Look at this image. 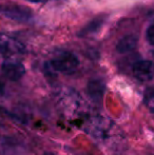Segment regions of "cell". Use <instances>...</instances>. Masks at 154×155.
<instances>
[{
	"mask_svg": "<svg viewBox=\"0 0 154 155\" xmlns=\"http://www.w3.org/2000/svg\"><path fill=\"white\" fill-rule=\"evenodd\" d=\"M50 65L56 72L62 74H72L79 65V60L75 54L60 50L53 55L52 59L50 60Z\"/></svg>",
	"mask_w": 154,
	"mask_h": 155,
	"instance_id": "1",
	"label": "cell"
},
{
	"mask_svg": "<svg viewBox=\"0 0 154 155\" xmlns=\"http://www.w3.org/2000/svg\"><path fill=\"white\" fill-rule=\"evenodd\" d=\"M25 52V47L16 38L5 33H0V54L8 59H15Z\"/></svg>",
	"mask_w": 154,
	"mask_h": 155,
	"instance_id": "2",
	"label": "cell"
},
{
	"mask_svg": "<svg viewBox=\"0 0 154 155\" xmlns=\"http://www.w3.org/2000/svg\"><path fill=\"white\" fill-rule=\"evenodd\" d=\"M1 71L8 79L17 81L25 74V68L20 61L16 59H8L2 63Z\"/></svg>",
	"mask_w": 154,
	"mask_h": 155,
	"instance_id": "3",
	"label": "cell"
},
{
	"mask_svg": "<svg viewBox=\"0 0 154 155\" xmlns=\"http://www.w3.org/2000/svg\"><path fill=\"white\" fill-rule=\"evenodd\" d=\"M0 13L8 18L19 21V22L29 21L32 18L31 11L21 8L20 5H0Z\"/></svg>",
	"mask_w": 154,
	"mask_h": 155,
	"instance_id": "4",
	"label": "cell"
},
{
	"mask_svg": "<svg viewBox=\"0 0 154 155\" xmlns=\"http://www.w3.org/2000/svg\"><path fill=\"white\" fill-rule=\"evenodd\" d=\"M132 72L140 81H150L154 77V63L150 60H139L133 64Z\"/></svg>",
	"mask_w": 154,
	"mask_h": 155,
	"instance_id": "5",
	"label": "cell"
},
{
	"mask_svg": "<svg viewBox=\"0 0 154 155\" xmlns=\"http://www.w3.org/2000/svg\"><path fill=\"white\" fill-rule=\"evenodd\" d=\"M106 90V86L101 80L99 79H93L88 84L87 87V92L90 98L94 101H99L103 98V93Z\"/></svg>",
	"mask_w": 154,
	"mask_h": 155,
	"instance_id": "6",
	"label": "cell"
},
{
	"mask_svg": "<svg viewBox=\"0 0 154 155\" xmlns=\"http://www.w3.org/2000/svg\"><path fill=\"white\" fill-rule=\"evenodd\" d=\"M136 45H137V37L135 35H127L118 41L116 45V50L118 53L126 54L133 51L136 48Z\"/></svg>",
	"mask_w": 154,
	"mask_h": 155,
	"instance_id": "7",
	"label": "cell"
},
{
	"mask_svg": "<svg viewBox=\"0 0 154 155\" xmlns=\"http://www.w3.org/2000/svg\"><path fill=\"white\" fill-rule=\"evenodd\" d=\"M103 23H105V18L101 16L93 19L91 22H89L88 25L80 31L79 36H88V35L97 33V31H99V29L103 27Z\"/></svg>",
	"mask_w": 154,
	"mask_h": 155,
	"instance_id": "8",
	"label": "cell"
},
{
	"mask_svg": "<svg viewBox=\"0 0 154 155\" xmlns=\"http://www.w3.org/2000/svg\"><path fill=\"white\" fill-rule=\"evenodd\" d=\"M144 102L148 108V110L154 113V87H150L145 91Z\"/></svg>",
	"mask_w": 154,
	"mask_h": 155,
	"instance_id": "9",
	"label": "cell"
},
{
	"mask_svg": "<svg viewBox=\"0 0 154 155\" xmlns=\"http://www.w3.org/2000/svg\"><path fill=\"white\" fill-rule=\"evenodd\" d=\"M146 36H147V40H148V42L150 43V45H154V25H150V27L148 28Z\"/></svg>",
	"mask_w": 154,
	"mask_h": 155,
	"instance_id": "10",
	"label": "cell"
},
{
	"mask_svg": "<svg viewBox=\"0 0 154 155\" xmlns=\"http://www.w3.org/2000/svg\"><path fill=\"white\" fill-rule=\"evenodd\" d=\"M25 1L32 2V3H42V2H45L48 0H25Z\"/></svg>",
	"mask_w": 154,
	"mask_h": 155,
	"instance_id": "11",
	"label": "cell"
},
{
	"mask_svg": "<svg viewBox=\"0 0 154 155\" xmlns=\"http://www.w3.org/2000/svg\"><path fill=\"white\" fill-rule=\"evenodd\" d=\"M3 93H4V84L0 81V95H1V94H3Z\"/></svg>",
	"mask_w": 154,
	"mask_h": 155,
	"instance_id": "12",
	"label": "cell"
},
{
	"mask_svg": "<svg viewBox=\"0 0 154 155\" xmlns=\"http://www.w3.org/2000/svg\"><path fill=\"white\" fill-rule=\"evenodd\" d=\"M44 155H55V154H53V153H45Z\"/></svg>",
	"mask_w": 154,
	"mask_h": 155,
	"instance_id": "13",
	"label": "cell"
}]
</instances>
